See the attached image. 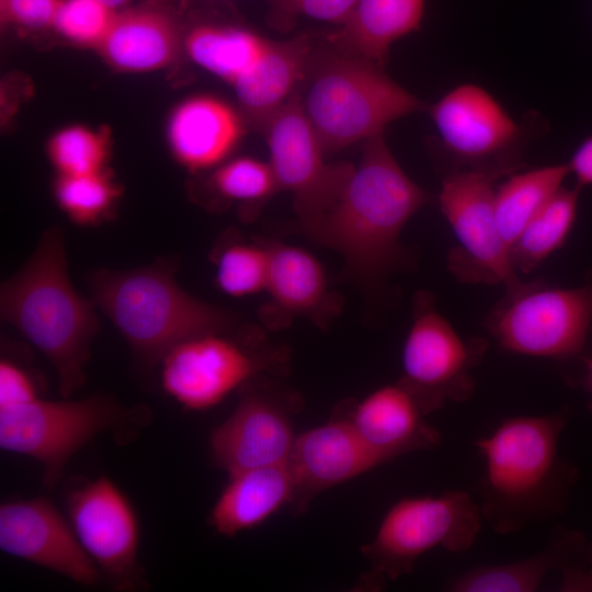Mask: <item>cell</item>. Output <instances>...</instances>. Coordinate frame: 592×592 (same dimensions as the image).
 <instances>
[{"mask_svg": "<svg viewBox=\"0 0 592 592\" xmlns=\"http://www.w3.org/2000/svg\"><path fill=\"white\" fill-rule=\"evenodd\" d=\"M209 183L223 198L248 204L264 202L280 191L270 163L248 157L217 167Z\"/></svg>", "mask_w": 592, "mask_h": 592, "instance_id": "32", "label": "cell"}, {"mask_svg": "<svg viewBox=\"0 0 592 592\" xmlns=\"http://www.w3.org/2000/svg\"><path fill=\"white\" fill-rule=\"evenodd\" d=\"M580 189L562 186L510 247L516 273L530 274L567 241L577 219Z\"/></svg>", "mask_w": 592, "mask_h": 592, "instance_id": "28", "label": "cell"}, {"mask_svg": "<svg viewBox=\"0 0 592 592\" xmlns=\"http://www.w3.org/2000/svg\"><path fill=\"white\" fill-rule=\"evenodd\" d=\"M246 123L240 112L209 95L181 102L171 113L167 136L174 158L200 171L225 160L239 143Z\"/></svg>", "mask_w": 592, "mask_h": 592, "instance_id": "21", "label": "cell"}, {"mask_svg": "<svg viewBox=\"0 0 592 592\" xmlns=\"http://www.w3.org/2000/svg\"><path fill=\"white\" fill-rule=\"evenodd\" d=\"M1 1V0H0Z\"/></svg>", "mask_w": 592, "mask_h": 592, "instance_id": "41", "label": "cell"}, {"mask_svg": "<svg viewBox=\"0 0 592 592\" xmlns=\"http://www.w3.org/2000/svg\"><path fill=\"white\" fill-rule=\"evenodd\" d=\"M567 166L577 187L581 190L592 185V135L578 146Z\"/></svg>", "mask_w": 592, "mask_h": 592, "instance_id": "37", "label": "cell"}, {"mask_svg": "<svg viewBox=\"0 0 592 592\" xmlns=\"http://www.w3.org/2000/svg\"><path fill=\"white\" fill-rule=\"evenodd\" d=\"M261 133L278 190L293 195L308 235L334 204L355 166L326 161V151L303 112L298 92L270 117Z\"/></svg>", "mask_w": 592, "mask_h": 592, "instance_id": "13", "label": "cell"}, {"mask_svg": "<svg viewBox=\"0 0 592 592\" xmlns=\"http://www.w3.org/2000/svg\"><path fill=\"white\" fill-rule=\"evenodd\" d=\"M67 517L103 577L119 591L140 583L137 513L124 491L106 476L72 483L65 496Z\"/></svg>", "mask_w": 592, "mask_h": 592, "instance_id": "15", "label": "cell"}, {"mask_svg": "<svg viewBox=\"0 0 592 592\" xmlns=\"http://www.w3.org/2000/svg\"><path fill=\"white\" fill-rule=\"evenodd\" d=\"M116 13L102 0H61L53 30L78 46L96 50Z\"/></svg>", "mask_w": 592, "mask_h": 592, "instance_id": "33", "label": "cell"}, {"mask_svg": "<svg viewBox=\"0 0 592 592\" xmlns=\"http://www.w3.org/2000/svg\"><path fill=\"white\" fill-rule=\"evenodd\" d=\"M294 494L287 462L235 473L210 510L209 525L223 536H236L291 505Z\"/></svg>", "mask_w": 592, "mask_h": 592, "instance_id": "23", "label": "cell"}, {"mask_svg": "<svg viewBox=\"0 0 592 592\" xmlns=\"http://www.w3.org/2000/svg\"><path fill=\"white\" fill-rule=\"evenodd\" d=\"M122 194L109 170L84 175H57L54 195L68 218L81 226L107 218Z\"/></svg>", "mask_w": 592, "mask_h": 592, "instance_id": "29", "label": "cell"}, {"mask_svg": "<svg viewBox=\"0 0 592 592\" xmlns=\"http://www.w3.org/2000/svg\"><path fill=\"white\" fill-rule=\"evenodd\" d=\"M184 50L177 18L160 4L146 3L117 11L98 47L104 61L124 72H148L174 64Z\"/></svg>", "mask_w": 592, "mask_h": 592, "instance_id": "20", "label": "cell"}, {"mask_svg": "<svg viewBox=\"0 0 592 592\" xmlns=\"http://www.w3.org/2000/svg\"><path fill=\"white\" fill-rule=\"evenodd\" d=\"M560 588L562 591H592V542L588 540L576 568L561 577Z\"/></svg>", "mask_w": 592, "mask_h": 592, "instance_id": "38", "label": "cell"}, {"mask_svg": "<svg viewBox=\"0 0 592 592\" xmlns=\"http://www.w3.org/2000/svg\"><path fill=\"white\" fill-rule=\"evenodd\" d=\"M159 363L163 391L182 407L201 411L257 377L285 374L288 355L259 330L231 327L190 337Z\"/></svg>", "mask_w": 592, "mask_h": 592, "instance_id": "7", "label": "cell"}, {"mask_svg": "<svg viewBox=\"0 0 592 592\" xmlns=\"http://www.w3.org/2000/svg\"><path fill=\"white\" fill-rule=\"evenodd\" d=\"M588 543L579 531L556 527L547 545L526 558L499 565L480 566L451 579L453 592H533L551 571L561 577L579 562Z\"/></svg>", "mask_w": 592, "mask_h": 592, "instance_id": "24", "label": "cell"}, {"mask_svg": "<svg viewBox=\"0 0 592 592\" xmlns=\"http://www.w3.org/2000/svg\"><path fill=\"white\" fill-rule=\"evenodd\" d=\"M358 0H269L270 22L278 29L289 27L298 18H308L340 26Z\"/></svg>", "mask_w": 592, "mask_h": 592, "instance_id": "34", "label": "cell"}, {"mask_svg": "<svg viewBox=\"0 0 592 592\" xmlns=\"http://www.w3.org/2000/svg\"><path fill=\"white\" fill-rule=\"evenodd\" d=\"M266 377H257L240 389L236 408L209 435L212 459L228 476L286 463L292 452L293 417L300 401Z\"/></svg>", "mask_w": 592, "mask_h": 592, "instance_id": "14", "label": "cell"}, {"mask_svg": "<svg viewBox=\"0 0 592 592\" xmlns=\"http://www.w3.org/2000/svg\"><path fill=\"white\" fill-rule=\"evenodd\" d=\"M0 314L50 362L64 398L83 386L99 323L71 284L59 229L43 232L29 261L1 284Z\"/></svg>", "mask_w": 592, "mask_h": 592, "instance_id": "3", "label": "cell"}, {"mask_svg": "<svg viewBox=\"0 0 592 592\" xmlns=\"http://www.w3.org/2000/svg\"><path fill=\"white\" fill-rule=\"evenodd\" d=\"M570 409L502 420L475 441L483 459L481 514L499 534L560 514L577 482L578 469L559 452Z\"/></svg>", "mask_w": 592, "mask_h": 592, "instance_id": "1", "label": "cell"}, {"mask_svg": "<svg viewBox=\"0 0 592 592\" xmlns=\"http://www.w3.org/2000/svg\"><path fill=\"white\" fill-rule=\"evenodd\" d=\"M425 0H358L327 41L329 46L384 66L390 46L421 29Z\"/></svg>", "mask_w": 592, "mask_h": 592, "instance_id": "25", "label": "cell"}, {"mask_svg": "<svg viewBox=\"0 0 592 592\" xmlns=\"http://www.w3.org/2000/svg\"><path fill=\"white\" fill-rule=\"evenodd\" d=\"M271 42L248 29L202 23L184 34V52L194 64L232 86L253 68Z\"/></svg>", "mask_w": 592, "mask_h": 592, "instance_id": "26", "label": "cell"}, {"mask_svg": "<svg viewBox=\"0 0 592 592\" xmlns=\"http://www.w3.org/2000/svg\"><path fill=\"white\" fill-rule=\"evenodd\" d=\"M60 3L61 0H1V25L32 31L53 29Z\"/></svg>", "mask_w": 592, "mask_h": 592, "instance_id": "35", "label": "cell"}, {"mask_svg": "<svg viewBox=\"0 0 592 592\" xmlns=\"http://www.w3.org/2000/svg\"><path fill=\"white\" fill-rule=\"evenodd\" d=\"M496 178L475 171L445 174L439 207L457 246L448 253V269L462 282L520 286L494 213Z\"/></svg>", "mask_w": 592, "mask_h": 592, "instance_id": "12", "label": "cell"}, {"mask_svg": "<svg viewBox=\"0 0 592 592\" xmlns=\"http://www.w3.org/2000/svg\"><path fill=\"white\" fill-rule=\"evenodd\" d=\"M41 397L36 378L9 358L0 362V409L10 408Z\"/></svg>", "mask_w": 592, "mask_h": 592, "instance_id": "36", "label": "cell"}, {"mask_svg": "<svg viewBox=\"0 0 592 592\" xmlns=\"http://www.w3.org/2000/svg\"><path fill=\"white\" fill-rule=\"evenodd\" d=\"M145 409L125 408L109 396L32 401L0 409V447L35 459L43 468V485L54 488L71 457L104 431L119 436L146 424Z\"/></svg>", "mask_w": 592, "mask_h": 592, "instance_id": "6", "label": "cell"}, {"mask_svg": "<svg viewBox=\"0 0 592 592\" xmlns=\"http://www.w3.org/2000/svg\"><path fill=\"white\" fill-rule=\"evenodd\" d=\"M47 155L57 175L103 172L110 156L109 133L72 125L56 132L48 140Z\"/></svg>", "mask_w": 592, "mask_h": 592, "instance_id": "31", "label": "cell"}, {"mask_svg": "<svg viewBox=\"0 0 592 592\" xmlns=\"http://www.w3.org/2000/svg\"><path fill=\"white\" fill-rule=\"evenodd\" d=\"M269 272L267 304L262 318L271 328L285 327L294 318L306 317L325 323L338 303L329 292L319 260L306 249L283 242H266Z\"/></svg>", "mask_w": 592, "mask_h": 592, "instance_id": "19", "label": "cell"}, {"mask_svg": "<svg viewBox=\"0 0 592 592\" xmlns=\"http://www.w3.org/2000/svg\"><path fill=\"white\" fill-rule=\"evenodd\" d=\"M0 548L80 585L94 587L103 577L68 517L42 497L1 503Z\"/></svg>", "mask_w": 592, "mask_h": 592, "instance_id": "16", "label": "cell"}, {"mask_svg": "<svg viewBox=\"0 0 592 592\" xmlns=\"http://www.w3.org/2000/svg\"><path fill=\"white\" fill-rule=\"evenodd\" d=\"M482 521L480 505L462 490L399 499L384 515L374 538L361 547L369 562L366 583L383 587L409 573L422 555L436 547L454 554L468 551Z\"/></svg>", "mask_w": 592, "mask_h": 592, "instance_id": "9", "label": "cell"}, {"mask_svg": "<svg viewBox=\"0 0 592 592\" xmlns=\"http://www.w3.org/2000/svg\"><path fill=\"white\" fill-rule=\"evenodd\" d=\"M431 201L391 153L384 133L364 141L339 197L308 234L344 259L363 282H377L401 264L400 235Z\"/></svg>", "mask_w": 592, "mask_h": 592, "instance_id": "2", "label": "cell"}, {"mask_svg": "<svg viewBox=\"0 0 592 592\" xmlns=\"http://www.w3.org/2000/svg\"><path fill=\"white\" fill-rule=\"evenodd\" d=\"M102 1L105 2L107 5H110L111 8H113L114 10L119 11L122 9H125L126 4L130 0H102Z\"/></svg>", "mask_w": 592, "mask_h": 592, "instance_id": "40", "label": "cell"}, {"mask_svg": "<svg viewBox=\"0 0 592 592\" xmlns=\"http://www.w3.org/2000/svg\"><path fill=\"white\" fill-rule=\"evenodd\" d=\"M401 354L405 383L431 413L447 402L468 400L476 388L473 369L487 351L483 338L463 339L437 310L434 297L418 292Z\"/></svg>", "mask_w": 592, "mask_h": 592, "instance_id": "11", "label": "cell"}, {"mask_svg": "<svg viewBox=\"0 0 592 592\" xmlns=\"http://www.w3.org/2000/svg\"><path fill=\"white\" fill-rule=\"evenodd\" d=\"M390 462L368 445L341 413L296 435L287 459L295 494L291 509L301 514L320 492Z\"/></svg>", "mask_w": 592, "mask_h": 592, "instance_id": "17", "label": "cell"}, {"mask_svg": "<svg viewBox=\"0 0 592 592\" xmlns=\"http://www.w3.org/2000/svg\"><path fill=\"white\" fill-rule=\"evenodd\" d=\"M314 52L306 35L271 42L253 68L231 86L246 125L262 132L270 117L298 91Z\"/></svg>", "mask_w": 592, "mask_h": 592, "instance_id": "22", "label": "cell"}, {"mask_svg": "<svg viewBox=\"0 0 592 592\" xmlns=\"http://www.w3.org/2000/svg\"><path fill=\"white\" fill-rule=\"evenodd\" d=\"M315 49L298 92L326 153L365 141L428 105L389 78L382 66L329 47Z\"/></svg>", "mask_w": 592, "mask_h": 592, "instance_id": "5", "label": "cell"}, {"mask_svg": "<svg viewBox=\"0 0 592 592\" xmlns=\"http://www.w3.org/2000/svg\"><path fill=\"white\" fill-rule=\"evenodd\" d=\"M215 281L231 297H244L265 291L269 272L266 242L232 239L215 252Z\"/></svg>", "mask_w": 592, "mask_h": 592, "instance_id": "30", "label": "cell"}, {"mask_svg": "<svg viewBox=\"0 0 592 592\" xmlns=\"http://www.w3.org/2000/svg\"><path fill=\"white\" fill-rule=\"evenodd\" d=\"M428 112L437 132L439 161L445 174L475 171L498 180L524 167L523 150L533 134L483 88L459 84Z\"/></svg>", "mask_w": 592, "mask_h": 592, "instance_id": "10", "label": "cell"}, {"mask_svg": "<svg viewBox=\"0 0 592 592\" xmlns=\"http://www.w3.org/2000/svg\"><path fill=\"white\" fill-rule=\"evenodd\" d=\"M568 175L567 163L516 171L496 190V218L509 250L526 225L563 186Z\"/></svg>", "mask_w": 592, "mask_h": 592, "instance_id": "27", "label": "cell"}, {"mask_svg": "<svg viewBox=\"0 0 592 592\" xmlns=\"http://www.w3.org/2000/svg\"><path fill=\"white\" fill-rule=\"evenodd\" d=\"M571 366L573 369L565 374V379L570 387L588 395V409L592 414V355L572 363Z\"/></svg>", "mask_w": 592, "mask_h": 592, "instance_id": "39", "label": "cell"}, {"mask_svg": "<svg viewBox=\"0 0 592 592\" xmlns=\"http://www.w3.org/2000/svg\"><path fill=\"white\" fill-rule=\"evenodd\" d=\"M168 262L132 270H95L89 277L94 303L138 356L159 363L179 342L234 327L226 310L182 289Z\"/></svg>", "mask_w": 592, "mask_h": 592, "instance_id": "4", "label": "cell"}, {"mask_svg": "<svg viewBox=\"0 0 592 592\" xmlns=\"http://www.w3.org/2000/svg\"><path fill=\"white\" fill-rule=\"evenodd\" d=\"M374 449L392 460L407 453L436 448L440 432L425 421L429 412L400 379L380 386L338 410Z\"/></svg>", "mask_w": 592, "mask_h": 592, "instance_id": "18", "label": "cell"}, {"mask_svg": "<svg viewBox=\"0 0 592 592\" xmlns=\"http://www.w3.org/2000/svg\"><path fill=\"white\" fill-rule=\"evenodd\" d=\"M515 354L572 364L592 355V269L574 287L537 280L506 291L485 321Z\"/></svg>", "mask_w": 592, "mask_h": 592, "instance_id": "8", "label": "cell"}]
</instances>
